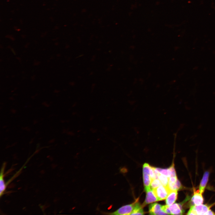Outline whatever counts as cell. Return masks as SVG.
<instances>
[{
  "mask_svg": "<svg viewBox=\"0 0 215 215\" xmlns=\"http://www.w3.org/2000/svg\"><path fill=\"white\" fill-rule=\"evenodd\" d=\"M143 207L139 203L136 202L134 209L131 213V215H143L144 212L142 209Z\"/></svg>",
  "mask_w": 215,
  "mask_h": 215,
  "instance_id": "obj_13",
  "label": "cell"
},
{
  "mask_svg": "<svg viewBox=\"0 0 215 215\" xmlns=\"http://www.w3.org/2000/svg\"><path fill=\"white\" fill-rule=\"evenodd\" d=\"M201 193L196 192L192 197L191 201L194 205H197L202 204L203 199Z\"/></svg>",
  "mask_w": 215,
  "mask_h": 215,
  "instance_id": "obj_10",
  "label": "cell"
},
{
  "mask_svg": "<svg viewBox=\"0 0 215 215\" xmlns=\"http://www.w3.org/2000/svg\"><path fill=\"white\" fill-rule=\"evenodd\" d=\"M182 187L180 182L177 179L175 182H172L168 180L167 187L170 191L178 190Z\"/></svg>",
  "mask_w": 215,
  "mask_h": 215,
  "instance_id": "obj_12",
  "label": "cell"
},
{
  "mask_svg": "<svg viewBox=\"0 0 215 215\" xmlns=\"http://www.w3.org/2000/svg\"><path fill=\"white\" fill-rule=\"evenodd\" d=\"M5 164L4 163L1 168L0 176V195L1 196L3 194V193L5 190L6 185L5 184L4 180V172L5 168Z\"/></svg>",
  "mask_w": 215,
  "mask_h": 215,
  "instance_id": "obj_11",
  "label": "cell"
},
{
  "mask_svg": "<svg viewBox=\"0 0 215 215\" xmlns=\"http://www.w3.org/2000/svg\"><path fill=\"white\" fill-rule=\"evenodd\" d=\"M153 190L158 201L166 199L170 191L167 187L162 185Z\"/></svg>",
  "mask_w": 215,
  "mask_h": 215,
  "instance_id": "obj_2",
  "label": "cell"
},
{
  "mask_svg": "<svg viewBox=\"0 0 215 215\" xmlns=\"http://www.w3.org/2000/svg\"><path fill=\"white\" fill-rule=\"evenodd\" d=\"M171 214L181 215L183 213L182 205L179 203H174L168 206Z\"/></svg>",
  "mask_w": 215,
  "mask_h": 215,
  "instance_id": "obj_6",
  "label": "cell"
},
{
  "mask_svg": "<svg viewBox=\"0 0 215 215\" xmlns=\"http://www.w3.org/2000/svg\"><path fill=\"white\" fill-rule=\"evenodd\" d=\"M205 215H215V213L211 210L209 209Z\"/></svg>",
  "mask_w": 215,
  "mask_h": 215,
  "instance_id": "obj_19",
  "label": "cell"
},
{
  "mask_svg": "<svg viewBox=\"0 0 215 215\" xmlns=\"http://www.w3.org/2000/svg\"><path fill=\"white\" fill-rule=\"evenodd\" d=\"M137 201L132 204L122 206L116 211L108 214L110 215H131Z\"/></svg>",
  "mask_w": 215,
  "mask_h": 215,
  "instance_id": "obj_3",
  "label": "cell"
},
{
  "mask_svg": "<svg viewBox=\"0 0 215 215\" xmlns=\"http://www.w3.org/2000/svg\"><path fill=\"white\" fill-rule=\"evenodd\" d=\"M149 213L151 215L168 214L162 209V205L156 203L150 204L149 207Z\"/></svg>",
  "mask_w": 215,
  "mask_h": 215,
  "instance_id": "obj_4",
  "label": "cell"
},
{
  "mask_svg": "<svg viewBox=\"0 0 215 215\" xmlns=\"http://www.w3.org/2000/svg\"><path fill=\"white\" fill-rule=\"evenodd\" d=\"M162 185L159 179H151L150 188L151 189H153Z\"/></svg>",
  "mask_w": 215,
  "mask_h": 215,
  "instance_id": "obj_16",
  "label": "cell"
},
{
  "mask_svg": "<svg viewBox=\"0 0 215 215\" xmlns=\"http://www.w3.org/2000/svg\"><path fill=\"white\" fill-rule=\"evenodd\" d=\"M150 166L148 163H145L143 165V180L145 191L151 188V179L150 174Z\"/></svg>",
  "mask_w": 215,
  "mask_h": 215,
  "instance_id": "obj_1",
  "label": "cell"
},
{
  "mask_svg": "<svg viewBox=\"0 0 215 215\" xmlns=\"http://www.w3.org/2000/svg\"><path fill=\"white\" fill-rule=\"evenodd\" d=\"M145 191L146 193V197L145 201L142 205L143 207L148 204L159 201L153 190L151 188Z\"/></svg>",
  "mask_w": 215,
  "mask_h": 215,
  "instance_id": "obj_5",
  "label": "cell"
},
{
  "mask_svg": "<svg viewBox=\"0 0 215 215\" xmlns=\"http://www.w3.org/2000/svg\"><path fill=\"white\" fill-rule=\"evenodd\" d=\"M169 169L171 171V176L170 177H177L173 163L170 167Z\"/></svg>",
  "mask_w": 215,
  "mask_h": 215,
  "instance_id": "obj_17",
  "label": "cell"
},
{
  "mask_svg": "<svg viewBox=\"0 0 215 215\" xmlns=\"http://www.w3.org/2000/svg\"><path fill=\"white\" fill-rule=\"evenodd\" d=\"M209 176V173L208 171L205 172L204 174L199 186V193L201 194H202L204 191L208 181Z\"/></svg>",
  "mask_w": 215,
  "mask_h": 215,
  "instance_id": "obj_9",
  "label": "cell"
},
{
  "mask_svg": "<svg viewBox=\"0 0 215 215\" xmlns=\"http://www.w3.org/2000/svg\"><path fill=\"white\" fill-rule=\"evenodd\" d=\"M187 215H196V213L195 212V209L194 208V205L192 206L189 211H188Z\"/></svg>",
  "mask_w": 215,
  "mask_h": 215,
  "instance_id": "obj_18",
  "label": "cell"
},
{
  "mask_svg": "<svg viewBox=\"0 0 215 215\" xmlns=\"http://www.w3.org/2000/svg\"><path fill=\"white\" fill-rule=\"evenodd\" d=\"M194 208L196 215H205L207 212L210 209V207L203 204L197 205H194Z\"/></svg>",
  "mask_w": 215,
  "mask_h": 215,
  "instance_id": "obj_8",
  "label": "cell"
},
{
  "mask_svg": "<svg viewBox=\"0 0 215 215\" xmlns=\"http://www.w3.org/2000/svg\"><path fill=\"white\" fill-rule=\"evenodd\" d=\"M177 190L170 191L166 199V205L170 206L173 204L177 199Z\"/></svg>",
  "mask_w": 215,
  "mask_h": 215,
  "instance_id": "obj_7",
  "label": "cell"
},
{
  "mask_svg": "<svg viewBox=\"0 0 215 215\" xmlns=\"http://www.w3.org/2000/svg\"><path fill=\"white\" fill-rule=\"evenodd\" d=\"M158 179L162 185L165 186L167 187L169 177L159 173L158 176Z\"/></svg>",
  "mask_w": 215,
  "mask_h": 215,
  "instance_id": "obj_14",
  "label": "cell"
},
{
  "mask_svg": "<svg viewBox=\"0 0 215 215\" xmlns=\"http://www.w3.org/2000/svg\"><path fill=\"white\" fill-rule=\"evenodd\" d=\"M155 168L159 173L163 174L168 177H170L171 171L169 168L164 169Z\"/></svg>",
  "mask_w": 215,
  "mask_h": 215,
  "instance_id": "obj_15",
  "label": "cell"
}]
</instances>
